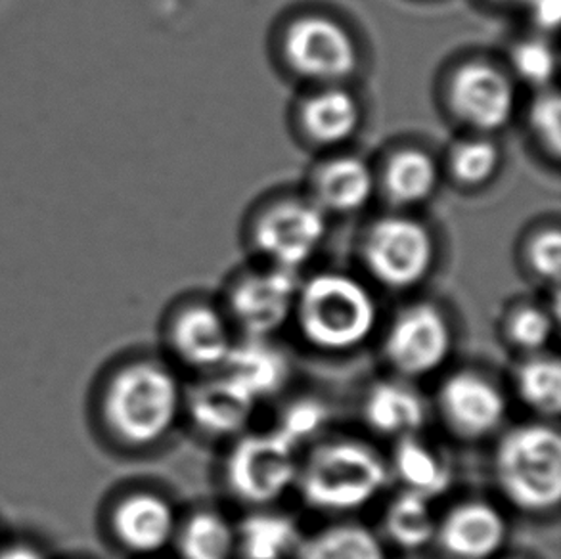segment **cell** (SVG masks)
Returning a JSON list of instances; mask_svg holds the SVG:
<instances>
[{
    "label": "cell",
    "mask_w": 561,
    "mask_h": 559,
    "mask_svg": "<svg viewBox=\"0 0 561 559\" xmlns=\"http://www.w3.org/2000/svg\"><path fill=\"white\" fill-rule=\"evenodd\" d=\"M294 317L309 345L343 353L373 338L378 307L370 289L357 278L322 273L299 286Z\"/></svg>",
    "instance_id": "obj_1"
},
{
    "label": "cell",
    "mask_w": 561,
    "mask_h": 559,
    "mask_svg": "<svg viewBox=\"0 0 561 559\" xmlns=\"http://www.w3.org/2000/svg\"><path fill=\"white\" fill-rule=\"evenodd\" d=\"M387 481L386 460L357 438H334L312 448L296 479L305 502L328 514H350L368 506Z\"/></svg>",
    "instance_id": "obj_2"
},
{
    "label": "cell",
    "mask_w": 561,
    "mask_h": 559,
    "mask_svg": "<svg viewBox=\"0 0 561 559\" xmlns=\"http://www.w3.org/2000/svg\"><path fill=\"white\" fill-rule=\"evenodd\" d=\"M494 477L504 499L527 514H545L561 500V437L547 423L510 430L494 450Z\"/></svg>",
    "instance_id": "obj_3"
},
{
    "label": "cell",
    "mask_w": 561,
    "mask_h": 559,
    "mask_svg": "<svg viewBox=\"0 0 561 559\" xmlns=\"http://www.w3.org/2000/svg\"><path fill=\"white\" fill-rule=\"evenodd\" d=\"M179 412L181 387L161 364H130L107 387V422L129 445L158 443L173 430Z\"/></svg>",
    "instance_id": "obj_4"
},
{
    "label": "cell",
    "mask_w": 561,
    "mask_h": 559,
    "mask_svg": "<svg viewBox=\"0 0 561 559\" xmlns=\"http://www.w3.org/2000/svg\"><path fill=\"white\" fill-rule=\"evenodd\" d=\"M297 471V446L276 430L240 438L225 466L228 491L253 506L280 499L296 483Z\"/></svg>",
    "instance_id": "obj_5"
},
{
    "label": "cell",
    "mask_w": 561,
    "mask_h": 559,
    "mask_svg": "<svg viewBox=\"0 0 561 559\" xmlns=\"http://www.w3.org/2000/svg\"><path fill=\"white\" fill-rule=\"evenodd\" d=\"M368 273L387 289H410L427 278L435 242L427 228L409 217H386L368 228L363 242Z\"/></svg>",
    "instance_id": "obj_6"
},
{
    "label": "cell",
    "mask_w": 561,
    "mask_h": 559,
    "mask_svg": "<svg viewBox=\"0 0 561 559\" xmlns=\"http://www.w3.org/2000/svg\"><path fill=\"white\" fill-rule=\"evenodd\" d=\"M455 333L445 312L432 303L401 310L383 338V356L399 376L425 378L443 368L453 353Z\"/></svg>",
    "instance_id": "obj_7"
},
{
    "label": "cell",
    "mask_w": 561,
    "mask_h": 559,
    "mask_svg": "<svg viewBox=\"0 0 561 559\" xmlns=\"http://www.w3.org/2000/svg\"><path fill=\"white\" fill-rule=\"evenodd\" d=\"M284 54L297 76L314 83H342L358 68L355 38L327 15H305L291 23L284 37Z\"/></svg>",
    "instance_id": "obj_8"
},
{
    "label": "cell",
    "mask_w": 561,
    "mask_h": 559,
    "mask_svg": "<svg viewBox=\"0 0 561 559\" xmlns=\"http://www.w3.org/2000/svg\"><path fill=\"white\" fill-rule=\"evenodd\" d=\"M328 235L327 212L317 202L288 199L263 213L255 246L273 266L297 273L309 263Z\"/></svg>",
    "instance_id": "obj_9"
},
{
    "label": "cell",
    "mask_w": 561,
    "mask_h": 559,
    "mask_svg": "<svg viewBox=\"0 0 561 559\" xmlns=\"http://www.w3.org/2000/svg\"><path fill=\"white\" fill-rule=\"evenodd\" d=\"M301 282L297 273L273 266L245 274L230 294V312L248 340H266L294 317Z\"/></svg>",
    "instance_id": "obj_10"
},
{
    "label": "cell",
    "mask_w": 561,
    "mask_h": 559,
    "mask_svg": "<svg viewBox=\"0 0 561 559\" xmlns=\"http://www.w3.org/2000/svg\"><path fill=\"white\" fill-rule=\"evenodd\" d=\"M440 418L463 441H479L501 427L508 402L493 379L473 370L448 376L437 393Z\"/></svg>",
    "instance_id": "obj_11"
},
{
    "label": "cell",
    "mask_w": 561,
    "mask_h": 559,
    "mask_svg": "<svg viewBox=\"0 0 561 559\" xmlns=\"http://www.w3.org/2000/svg\"><path fill=\"white\" fill-rule=\"evenodd\" d=\"M448 100L460 122L479 133L501 130L516 114L514 83L501 69L471 61L456 71Z\"/></svg>",
    "instance_id": "obj_12"
},
{
    "label": "cell",
    "mask_w": 561,
    "mask_h": 559,
    "mask_svg": "<svg viewBox=\"0 0 561 559\" xmlns=\"http://www.w3.org/2000/svg\"><path fill=\"white\" fill-rule=\"evenodd\" d=\"M508 525L501 510L485 500H463L437 520L435 538L453 559H491L501 552Z\"/></svg>",
    "instance_id": "obj_13"
},
{
    "label": "cell",
    "mask_w": 561,
    "mask_h": 559,
    "mask_svg": "<svg viewBox=\"0 0 561 559\" xmlns=\"http://www.w3.org/2000/svg\"><path fill=\"white\" fill-rule=\"evenodd\" d=\"M257 399L234 378L209 379L197 386L188 399V412L197 430L215 437L236 435L250 423Z\"/></svg>",
    "instance_id": "obj_14"
},
{
    "label": "cell",
    "mask_w": 561,
    "mask_h": 559,
    "mask_svg": "<svg viewBox=\"0 0 561 559\" xmlns=\"http://www.w3.org/2000/svg\"><path fill=\"white\" fill-rule=\"evenodd\" d=\"M176 356L192 368H213L227 361L232 338L227 320L207 305H192L176 317L171 330Z\"/></svg>",
    "instance_id": "obj_15"
},
{
    "label": "cell",
    "mask_w": 561,
    "mask_h": 559,
    "mask_svg": "<svg viewBox=\"0 0 561 559\" xmlns=\"http://www.w3.org/2000/svg\"><path fill=\"white\" fill-rule=\"evenodd\" d=\"M115 535L137 554L163 550L176 535V515L168 500L138 492L115 510Z\"/></svg>",
    "instance_id": "obj_16"
},
{
    "label": "cell",
    "mask_w": 561,
    "mask_h": 559,
    "mask_svg": "<svg viewBox=\"0 0 561 559\" xmlns=\"http://www.w3.org/2000/svg\"><path fill=\"white\" fill-rule=\"evenodd\" d=\"M360 104L340 84H324L301 107V125L314 142L324 146L347 142L360 127Z\"/></svg>",
    "instance_id": "obj_17"
},
{
    "label": "cell",
    "mask_w": 561,
    "mask_h": 559,
    "mask_svg": "<svg viewBox=\"0 0 561 559\" xmlns=\"http://www.w3.org/2000/svg\"><path fill=\"white\" fill-rule=\"evenodd\" d=\"M365 420L386 437L416 435L425 422L424 401L401 381H379L368 391L363 407Z\"/></svg>",
    "instance_id": "obj_18"
},
{
    "label": "cell",
    "mask_w": 561,
    "mask_h": 559,
    "mask_svg": "<svg viewBox=\"0 0 561 559\" xmlns=\"http://www.w3.org/2000/svg\"><path fill=\"white\" fill-rule=\"evenodd\" d=\"M222 366L257 401L274 397L288 384V358L266 340H245L232 345Z\"/></svg>",
    "instance_id": "obj_19"
},
{
    "label": "cell",
    "mask_w": 561,
    "mask_h": 559,
    "mask_svg": "<svg viewBox=\"0 0 561 559\" xmlns=\"http://www.w3.org/2000/svg\"><path fill=\"white\" fill-rule=\"evenodd\" d=\"M373 171L363 159L335 158L320 167L314 179L317 189V204L324 212L353 213L365 207L374 196Z\"/></svg>",
    "instance_id": "obj_20"
},
{
    "label": "cell",
    "mask_w": 561,
    "mask_h": 559,
    "mask_svg": "<svg viewBox=\"0 0 561 559\" xmlns=\"http://www.w3.org/2000/svg\"><path fill=\"white\" fill-rule=\"evenodd\" d=\"M393 474L404 484V491L416 492L430 500L445 494L453 483V471L447 461L416 435L397 438Z\"/></svg>",
    "instance_id": "obj_21"
},
{
    "label": "cell",
    "mask_w": 561,
    "mask_h": 559,
    "mask_svg": "<svg viewBox=\"0 0 561 559\" xmlns=\"http://www.w3.org/2000/svg\"><path fill=\"white\" fill-rule=\"evenodd\" d=\"M299 546V527L284 514H251L236 531L243 559H284Z\"/></svg>",
    "instance_id": "obj_22"
},
{
    "label": "cell",
    "mask_w": 561,
    "mask_h": 559,
    "mask_svg": "<svg viewBox=\"0 0 561 559\" xmlns=\"http://www.w3.org/2000/svg\"><path fill=\"white\" fill-rule=\"evenodd\" d=\"M297 559H387L373 531L358 523H337L297 546Z\"/></svg>",
    "instance_id": "obj_23"
},
{
    "label": "cell",
    "mask_w": 561,
    "mask_h": 559,
    "mask_svg": "<svg viewBox=\"0 0 561 559\" xmlns=\"http://www.w3.org/2000/svg\"><path fill=\"white\" fill-rule=\"evenodd\" d=\"M439 184V169L430 153L404 148L389 159L386 189L399 205H416L432 196Z\"/></svg>",
    "instance_id": "obj_24"
},
{
    "label": "cell",
    "mask_w": 561,
    "mask_h": 559,
    "mask_svg": "<svg viewBox=\"0 0 561 559\" xmlns=\"http://www.w3.org/2000/svg\"><path fill=\"white\" fill-rule=\"evenodd\" d=\"M386 533L402 550H420L430 545L437 531L432 500L416 492L402 491L387 506L383 517Z\"/></svg>",
    "instance_id": "obj_25"
},
{
    "label": "cell",
    "mask_w": 561,
    "mask_h": 559,
    "mask_svg": "<svg viewBox=\"0 0 561 559\" xmlns=\"http://www.w3.org/2000/svg\"><path fill=\"white\" fill-rule=\"evenodd\" d=\"M517 397L540 417L554 418L561 410V364L556 356L533 355L516 372Z\"/></svg>",
    "instance_id": "obj_26"
},
{
    "label": "cell",
    "mask_w": 561,
    "mask_h": 559,
    "mask_svg": "<svg viewBox=\"0 0 561 559\" xmlns=\"http://www.w3.org/2000/svg\"><path fill=\"white\" fill-rule=\"evenodd\" d=\"M179 552L183 559H232L236 531L220 514L197 512L179 533Z\"/></svg>",
    "instance_id": "obj_27"
},
{
    "label": "cell",
    "mask_w": 561,
    "mask_h": 559,
    "mask_svg": "<svg viewBox=\"0 0 561 559\" xmlns=\"http://www.w3.org/2000/svg\"><path fill=\"white\" fill-rule=\"evenodd\" d=\"M501 167V150L485 138L458 144L450 156V169L462 184L478 186L493 179Z\"/></svg>",
    "instance_id": "obj_28"
},
{
    "label": "cell",
    "mask_w": 561,
    "mask_h": 559,
    "mask_svg": "<svg viewBox=\"0 0 561 559\" xmlns=\"http://www.w3.org/2000/svg\"><path fill=\"white\" fill-rule=\"evenodd\" d=\"M554 333V318L548 310L524 305L514 310L506 320V338L514 347L537 355L540 349L548 345Z\"/></svg>",
    "instance_id": "obj_29"
},
{
    "label": "cell",
    "mask_w": 561,
    "mask_h": 559,
    "mask_svg": "<svg viewBox=\"0 0 561 559\" xmlns=\"http://www.w3.org/2000/svg\"><path fill=\"white\" fill-rule=\"evenodd\" d=\"M512 64L517 76L535 87H547L556 76V53L547 41L529 38L514 48Z\"/></svg>",
    "instance_id": "obj_30"
},
{
    "label": "cell",
    "mask_w": 561,
    "mask_h": 559,
    "mask_svg": "<svg viewBox=\"0 0 561 559\" xmlns=\"http://www.w3.org/2000/svg\"><path fill=\"white\" fill-rule=\"evenodd\" d=\"M328 422V409L320 401L304 399L289 404L282 412L276 431L288 438L289 443L299 446L305 441L319 435Z\"/></svg>",
    "instance_id": "obj_31"
},
{
    "label": "cell",
    "mask_w": 561,
    "mask_h": 559,
    "mask_svg": "<svg viewBox=\"0 0 561 559\" xmlns=\"http://www.w3.org/2000/svg\"><path fill=\"white\" fill-rule=\"evenodd\" d=\"M561 102L560 96L554 91L542 92L537 100L533 102L531 112H529V123H531L535 137L547 148L548 153L554 158L560 156L561 148Z\"/></svg>",
    "instance_id": "obj_32"
},
{
    "label": "cell",
    "mask_w": 561,
    "mask_h": 559,
    "mask_svg": "<svg viewBox=\"0 0 561 559\" xmlns=\"http://www.w3.org/2000/svg\"><path fill=\"white\" fill-rule=\"evenodd\" d=\"M529 265L539 278L554 282L560 278L561 236L556 228L533 238L529 246Z\"/></svg>",
    "instance_id": "obj_33"
},
{
    "label": "cell",
    "mask_w": 561,
    "mask_h": 559,
    "mask_svg": "<svg viewBox=\"0 0 561 559\" xmlns=\"http://www.w3.org/2000/svg\"><path fill=\"white\" fill-rule=\"evenodd\" d=\"M533 20L545 31H556L560 25L561 0H529Z\"/></svg>",
    "instance_id": "obj_34"
},
{
    "label": "cell",
    "mask_w": 561,
    "mask_h": 559,
    "mask_svg": "<svg viewBox=\"0 0 561 559\" xmlns=\"http://www.w3.org/2000/svg\"><path fill=\"white\" fill-rule=\"evenodd\" d=\"M0 559H43V556L27 546H14L0 552Z\"/></svg>",
    "instance_id": "obj_35"
},
{
    "label": "cell",
    "mask_w": 561,
    "mask_h": 559,
    "mask_svg": "<svg viewBox=\"0 0 561 559\" xmlns=\"http://www.w3.org/2000/svg\"><path fill=\"white\" fill-rule=\"evenodd\" d=\"M499 2H508V4H516V2H524V4H527L529 0H499Z\"/></svg>",
    "instance_id": "obj_36"
}]
</instances>
